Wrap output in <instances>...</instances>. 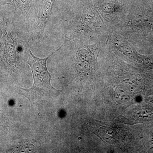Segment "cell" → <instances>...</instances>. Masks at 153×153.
Listing matches in <instances>:
<instances>
[{
  "label": "cell",
  "mask_w": 153,
  "mask_h": 153,
  "mask_svg": "<svg viewBox=\"0 0 153 153\" xmlns=\"http://www.w3.org/2000/svg\"><path fill=\"white\" fill-rule=\"evenodd\" d=\"M63 45L46 58H38L29 50L27 63L31 68L34 82L30 88H20L19 94L25 97L30 103L57 97L61 93V90L56 89L51 84V75L47 69V63L49 57L61 49Z\"/></svg>",
  "instance_id": "6da1fadb"
},
{
  "label": "cell",
  "mask_w": 153,
  "mask_h": 153,
  "mask_svg": "<svg viewBox=\"0 0 153 153\" xmlns=\"http://www.w3.org/2000/svg\"><path fill=\"white\" fill-rule=\"evenodd\" d=\"M138 26L141 27H149L153 24V12H149L138 16L135 20Z\"/></svg>",
  "instance_id": "7a4b0ae2"
},
{
  "label": "cell",
  "mask_w": 153,
  "mask_h": 153,
  "mask_svg": "<svg viewBox=\"0 0 153 153\" xmlns=\"http://www.w3.org/2000/svg\"><path fill=\"white\" fill-rule=\"evenodd\" d=\"M139 57L142 60L145 65L153 68V57H146L143 56H140Z\"/></svg>",
  "instance_id": "3957f363"
},
{
  "label": "cell",
  "mask_w": 153,
  "mask_h": 153,
  "mask_svg": "<svg viewBox=\"0 0 153 153\" xmlns=\"http://www.w3.org/2000/svg\"><path fill=\"white\" fill-rule=\"evenodd\" d=\"M0 36H1V31H0Z\"/></svg>",
  "instance_id": "277c9868"
}]
</instances>
